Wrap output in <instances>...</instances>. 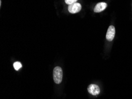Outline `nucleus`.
<instances>
[{"label": "nucleus", "mask_w": 132, "mask_h": 99, "mask_svg": "<svg viewBox=\"0 0 132 99\" xmlns=\"http://www.w3.org/2000/svg\"><path fill=\"white\" fill-rule=\"evenodd\" d=\"M88 91L90 94L93 96H97L100 92L99 87L96 84H91L88 87Z\"/></svg>", "instance_id": "obj_4"}, {"label": "nucleus", "mask_w": 132, "mask_h": 99, "mask_svg": "<svg viewBox=\"0 0 132 99\" xmlns=\"http://www.w3.org/2000/svg\"><path fill=\"white\" fill-rule=\"evenodd\" d=\"M13 65H14V69L15 70H17V71H18L20 69V68H21V66H22V65H21V64L20 62H14V63Z\"/></svg>", "instance_id": "obj_6"}, {"label": "nucleus", "mask_w": 132, "mask_h": 99, "mask_svg": "<svg viewBox=\"0 0 132 99\" xmlns=\"http://www.w3.org/2000/svg\"><path fill=\"white\" fill-rule=\"evenodd\" d=\"M81 5L79 3H75L69 5L68 7V11L69 13L72 14L77 13L81 11Z\"/></svg>", "instance_id": "obj_2"}, {"label": "nucleus", "mask_w": 132, "mask_h": 99, "mask_svg": "<svg viewBox=\"0 0 132 99\" xmlns=\"http://www.w3.org/2000/svg\"><path fill=\"white\" fill-rule=\"evenodd\" d=\"M53 76L54 81L56 84H60L62 81L63 71L59 66H56L54 68L53 72Z\"/></svg>", "instance_id": "obj_1"}, {"label": "nucleus", "mask_w": 132, "mask_h": 99, "mask_svg": "<svg viewBox=\"0 0 132 99\" xmlns=\"http://www.w3.org/2000/svg\"><path fill=\"white\" fill-rule=\"evenodd\" d=\"M78 1V0H65V2L66 4L68 5L76 3Z\"/></svg>", "instance_id": "obj_7"}, {"label": "nucleus", "mask_w": 132, "mask_h": 99, "mask_svg": "<svg viewBox=\"0 0 132 99\" xmlns=\"http://www.w3.org/2000/svg\"><path fill=\"white\" fill-rule=\"evenodd\" d=\"M116 30L115 27L113 26H110L107 30V35H106V39L109 41H111L114 39L115 36Z\"/></svg>", "instance_id": "obj_3"}, {"label": "nucleus", "mask_w": 132, "mask_h": 99, "mask_svg": "<svg viewBox=\"0 0 132 99\" xmlns=\"http://www.w3.org/2000/svg\"><path fill=\"white\" fill-rule=\"evenodd\" d=\"M107 4L105 3L101 2V3H98L94 8V12L95 13H100L104 10L106 7H107Z\"/></svg>", "instance_id": "obj_5"}]
</instances>
